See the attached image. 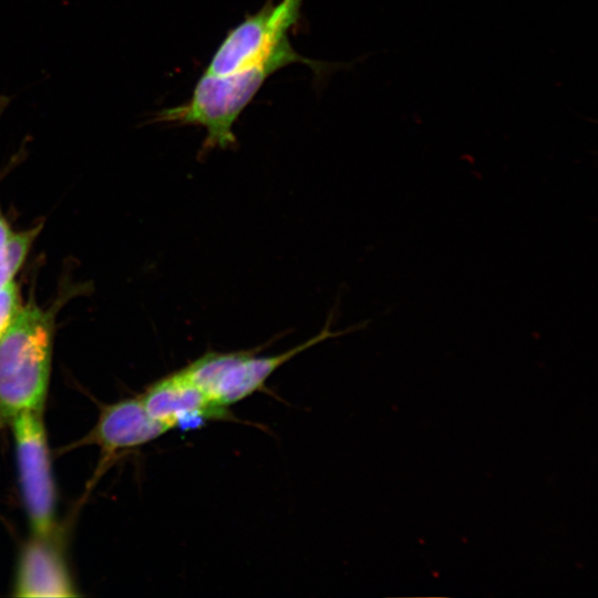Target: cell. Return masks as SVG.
Segmentation results:
<instances>
[{
    "mask_svg": "<svg viewBox=\"0 0 598 598\" xmlns=\"http://www.w3.org/2000/svg\"><path fill=\"white\" fill-rule=\"evenodd\" d=\"M53 317L33 303L21 308L0 339V419L41 411L48 390Z\"/></svg>",
    "mask_w": 598,
    "mask_h": 598,
    "instance_id": "1",
    "label": "cell"
},
{
    "mask_svg": "<svg viewBox=\"0 0 598 598\" xmlns=\"http://www.w3.org/2000/svg\"><path fill=\"white\" fill-rule=\"evenodd\" d=\"M281 68L277 63H265L224 75L204 72L190 99L184 104L162 110L155 121L204 127L203 151L231 147L236 144L235 122L265 81Z\"/></svg>",
    "mask_w": 598,
    "mask_h": 598,
    "instance_id": "2",
    "label": "cell"
},
{
    "mask_svg": "<svg viewBox=\"0 0 598 598\" xmlns=\"http://www.w3.org/2000/svg\"><path fill=\"white\" fill-rule=\"evenodd\" d=\"M303 0H279L267 3L231 29L212 56L205 73L224 75L265 63L282 68L291 63L316 62L299 55L290 44L288 33L297 23Z\"/></svg>",
    "mask_w": 598,
    "mask_h": 598,
    "instance_id": "3",
    "label": "cell"
},
{
    "mask_svg": "<svg viewBox=\"0 0 598 598\" xmlns=\"http://www.w3.org/2000/svg\"><path fill=\"white\" fill-rule=\"evenodd\" d=\"M353 326L344 331L330 330V321L315 337L280 354L256 357L252 352H207L183 368L189 380L214 402L221 406L236 403L259 390L266 380L295 355L329 338L342 336L361 328Z\"/></svg>",
    "mask_w": 598,
    "mask_h": 598,
    "instance_id": "4",
    "label": "cell"
},
{
    "mask_svg": "<svg viewBox=\"0 0 598 598\" xmlns=\"http://www.w3.org/2000/svg\"><path fill=\"white\" fill-rule=\"evenodd\" d=\"M41 411L11 419L24 505L37 537L47 538L54 519V487Z\"/></svg>",
    "mask_w": 598,
    "mask_h": 598,
    "instance_id": "5",
    "label": "cell"
},
{
    "mask_svg": "<svg viewBox=\"0 0 598 598\" xmlns=\"http://www.w3.org/2000/svg\"><path fill=\"white\" fill-rule=\"evenodd\" d=\"M142 401L152 419L168 430L225 419L227 409L214 402L181 369L151 385Z\"/></svg>",
    "mask_w": 598,
    "mask_h": 598,
    "instance_id": "6",
    "label": "cell"
},
{
    "mask_svg": "<svg viewBox=\"0 0 598 598\" xmlns=\"http://www.w3.org/2000/svg\"><path fill=\"white\" fill-rule=\"evenodd\" d=\"M167 431L164 424L150 416L140 396L109 405L101 413L90 439L104 452L113 454L145 444Z\"/></svg>",
    "mask_w": 598,
    "mask_h": 598,
    "instance_id": "7",
    "label": "cell"
},
{
    "mask_svg": "<svg viewBox=\"0 0 598 598\" xmlns=\"http://www.w3.org/2000/svg\"><path fill=\"white\" fill-rule=\"evenodd\" d=\"M14 589L18 597L76 595L60 554L43 537H38L23 549Z\"/></svg>",
    "mask_w": 598,
    "mask_h": 598,
    "instance_id": "8",
    "label": "cell"
},
{
    "mask_svg": "<svg viewBox=\"0 0 598 598\" xmlns=\"http://www.w3.org/2000/svg\"><path fill=\"white\" fill-rule=\"evenodd\" d=\"M40 228L38 226L12 234L6 247L0 251V288L11 281L18 272Z\"/></svg>",
    "mask_w": 598,
    "mask_h": 598,
    "instance_id": "9",
    "label": "cell"
},
{
    "mask_svg": "<svg viewBox=\"0 0 598 598\" xmlns=\"http://www.w3.org/2000/svg\"><path fill=\"white\" fill-rule=\"evenodd\" d=\"M20 309L18 286L11 280L0 288V339L11 326Z\"/></svg>",
    "mask_w": 598,
    "mask_h": 598,
    "instance_id": "10",
    "label": "cell"
},
{
    "mask_svg": "<svg viewBox=\"0 0 598 598\" xmlns=\"http://www.w3.org/2000/svg\"><path fill=\"white\" fill-rule=\"evenodd\" d=\"M12 234L8 221L0 212V251L6 247Z\"/></svg>",
    "mask_w": 598,
    "mask_h": 598,
    "instance_id": "11",
    "label": "cell"
}]
</instances>
